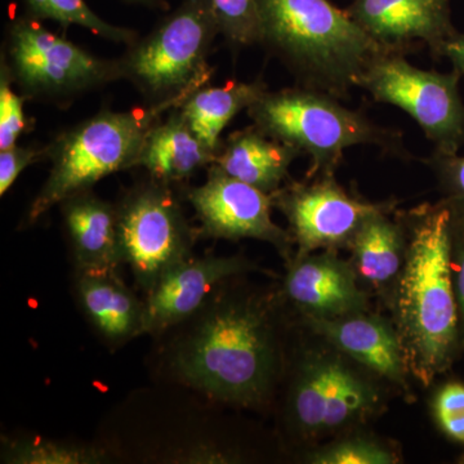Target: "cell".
Wrapping results in <instances>:
<instances>
[{"label":"cell","mask_w":464,"mask_h":464,"mask_svg":"<svg viewBox=\"0 0 464 464\" xmlns=\"http://www.w3.org/2000/svg\"><path fill=\"white\" fill-rule=\"evenodd\" d=\"M222 283L190 317L158 335L163 380L218 404L261 408L282 369L273 307Z\"/></svg>","instance_id":"obj_1"},{"label":"cell","mask_w":464,"mask_h":464,"mask_svg":"<svg viewBox=\"0 0 464 464\" xmlns=\"http://www.w3.org/2000/svg\"><path fill=\"white\" fill-rule=\"evenodd\" d=\"M396 320L408 368L424 384L447 372L464 348L447 200L422 208L413 217L396 295Z\"/></svg>","instance_id":"obj_2"},{"label":"cell","mask_w":464,"mask_h":464,"mask_svg":"<svg viewBox=\"0 0 464 464\" xmlns=\"http://www.w3.org/2000/svg\"><path fill=\"white\" fill-rule=\"evenodd\" d=\"M259 5L262 44L310 90L335 99L347 96L378 58L392 53L329 0H259Z\"/></svg>","instance_id":"obj_3"},{"label":"cell","mask_w":464,"mask_h":464,"mask_svg":"<svg viewBox=\"0 0 464 464\" xmlns=\"http://www.w3.org/2000/svg\"><path fill=\"white\" fill-rule=\"evenodd\" d=\"M188 97L152 102L148 108L130 111L105 110L57 136L47 146L50 174L29 208L27 225L38 222L67 198L92 190L103 177L136 168L150 130Z\"/></svg>","instance_id":"obj_4"},{"label":"cell","mask_w":464,"mask_h":464,"mask_svg":"<svg viewBox=\"0 0 464 464\" xmlns=\"http://www.w3.org/2000/svg\"><path fill=\"white\" fill-rule=\"evenodd\" d=\"M246 111L268 137L310 155V176H332L344 150L353 146H398L396 134L344 108L335 97L310 88L265 91Z\"/></svg>","instance_id":"obj_5"},{"label":"cell","mask_w":464,"mask_h":464,"mask_svg":"<svg viewBox=\"0 0 464 464\" xmlns=\"http://www.w3.org/2000/svg\"><path fill=\"white\" fill-rule=\"evenodd\" d=\"M218 34L209 0H182L118 60L121 76L152 102L190 96L212 74L207 57Z\"/></svg>","instance_id":"obj_6"},{"label":"cell","mask_w":464,"mask_h":464,"mask_svg":"<svg viewBox=\"0 0 464 464\" xmlns=\"http://www.w3.org/2000/svg\"><path fill=\"white\" fill-rule=\"evenodd\" d=\"M116 206L119 255L134 285L149 295L168 273L192 257L199 230L192 228L167 183H139Z\"/></svg>","instance_id":"obj_7"},{"label":"cell","mask_w":464,"mask_h":464,"mask_svg":"<svg viewBox=\"0 0 464 464\" xmlns=\"http://www.w3.org/2000/svg\"><path fill=\"white\" fill-rule=\"evenodd\" d=\"M5 63L26 97L67 99L121 78L118 61L93 56L27 14L9 26Z\"/></svg>","instance_id":"obj_8"},{"label":"cell","mask_w":464,"mask_h":464,"mask_svg":"<svg viewBox=\"0 0 464 464\" xmlns=\"http://www.w3.org/2000/svg\"><path fill=\"white\" fill-rule=\"evenodd\" d=\"M460 75L417 69L402 54H384L359 82L375 101L408 112L433 142L436 154L457 155L464 145V103Z\"/></svg>","instance_id":"obj_9"},{"label":"cell","mask_w":464,"mask_h":464,"mask_svg":"<svg viewBox=\"0 0 464 464\" xmlns=\"http://www.w3.org/2000/svg\"><path fill=\"white\" fill-rule=\"evenodd\" d=\"M377 398L373 386L340 360L310 359L293 381L289 420L304 435H320L364 417Z\"/></svg>","instance_id":"obj_10"},{"label":"cell","mask_w":464,"mask_h":464,"mask_svg":"<svg viewBox=\"0 0 464 464\" xmlns=\"http://www.w3.org/2000/svg\"><path fill=\"white\" fill-rule=\"evenodd\" d=\"M186 199L199 219V237L257 239L288 252L289 235L271 218L273 195L231 177L217 164L208 167L203 185L188 188Z\"/></svg>","instance_id":"obj_11"},{"label":"cell","mask_w":464,"mask_h":464,"mask_svg":"<svg viewBox=\"0 0 464 464\" xmlns=\"http://www.w3.org/2000/svg\"><path fill=\"white\" fill-rule=\"evenodd\" d=\"M273 200L288 218L298 244V257L315 249L353 243L369 217L387 210L386 206L350 197L332 176L310 186L293 183L283 190L279 188L274 192Z\"/></svg>","instance_id":"obj_12"},{"label":"cell","mask_w":464,"mask_h":464,"mask_svg":"<svg viewBox=\"0 0 464 464\" xmlns=\"http://www.w3.org/2000/svg\"><path fill=\"white\" fill-rule=\"evenodd\" d=\"M243 257L190 259L168 273L146 297L145 334L158 337L190 317L222 283L253 270Z\"/></svg>","instance_id":"obj_13"},{"label":"cell","mask_w":464,"mask_h":464,"mask_svg":"<svg viewBox=\"0 0 464 464\" xmlns=\"http://www.w3.org/2000/svg\"><path fill=\"white\" fill-rule=\"evenodd\" d=\"M348 14L374 41L402 54L414 43L433 53L456 35L449 0H353Z\"/></svg>","instance_id":"obj_14"},{"label":"cell","mask_w":464,"mask_h":464,"mask_svg":"<svg viewBox=\"0 0 464 464\" xmlns=\"http://www.w3.org/2000/svg\"><path fill=\"white\" fill-rule=\"evenodd\" d=\"M75 295L82 313L109 348L145 335V301L121 279L118 268L75 271Z\"/></svg>","instance_id":"obj_15"},{"label":"cell","mask_w":464,"mask_h":464,"mask_svg":"<svg viewBox=\"0 0 464 464\" xmlns=\"http://www.w3.org/2000/svg\"><path fill=\"white\" fill-rule=\"evenodd\" d=\"M298 258L286 275L284 289L307 317L338 319L364 310V295L344 262L332 255Z\"/></svg>","instance_id":"obj_16"},{"label":"cell","mask_w":464,"mask_h":464,"mask_svg":"<svg viewBox=\"0 0 464 464\" xmlns=\"http://www.w3.org/2000/svg\"><path fill=\"white\" fill-rule=\"evenodd\" d=\"M60 208L75 271L121 270L115 204L90 190L67 198Z\"/></svg>","instance_id":"obj_17"},{"label":"cell","mask_w":464,"mask_h":464,"mask_svg":"<svg viewBox=\"0 0 464 464\" xmlns=\"http://www.w3.org/2000/svg\"><path fill=\"white\" fill-rule=\"evenodd\" d=\"M308 322L366 368L398 383L404 382L408 362L399 334L381 319L356 314L338 319L308 317Z\"/></svg>","instance_id":"obj_18"},{"label":"cell","mask_w":464,"mask_h":464,"mask_svg":"<svg viewBox=\"0 0 464 464\" xmlns=\"http://www.w3.org/2000/svg\"><path fill=\"white\" fill-rule=\"evenodd\" d=\"M217 154L201 141L183 116L181 109L168 112L148 134L136 168L148 170L150 179L179 185L215 163Z\"/></svg>","instance_id":"obj_19"},{"label":"cell","mask_w":464,"mask_h":464,"mask_svg":"<svg viewBox=\"0 0 464 464\" xmlns=\"http://www.w3.org/2000/svg\"><path fill=\"white\" fill-rule=\"evenodd\" d=\"M301 154L253 125L222 142L215 164L231 177L273 195L288 176L292 161Z\"/></svg>","instance_id":"obj_20"},{"label":"cell","mask_w":464,"mask_h":464,"mask_svg":"<svg viewBox=\"0 0 464 464\" xmlns=\"http://www.w3.org/2000/svg\"><path fill=\"white\" fill-rule=\"evenodd\" d=\"M266 91L261 82L200 87L179 106L183 116L208 148L218 155L221 133L241 110L248 109Z\"/></svg>","instance_id":"obj_21"},{"label":"cell","mask_w":464,"mask_h":464,"mask_svg":"<svg viewBox=\"0 0 464 464\" xmlns=\"http://www.w3.org/2000/svg\"><path fill=\"white\" fill-rule=\"evenodd\" d=\"M359 273L374 285L391 282L404 261L401 228L386 216V210L369 217L353 243Z\"/></svg>","instance_id":"obj_22"},{"label":"cell","mask_w":464,"mask_h":464,"mask_svg":"<svg viewBox=\"0 0 464 464\" xmlns=\"http://www.w3.org/2000/svg\"><path fill=\"white\" fill-rule=\"evenodd\" d=\"M2 462L11 464H101L109 462L105 449L81 442L39 438L2 440Z\"/></svg>","instance_id":"obj_23"},{"label":"cell","mask_w":464,"mask_h":464,"mask_svg":"<svg viewBox=\"0 0 464 464\" xmlns=\"http://www.w3.org/2000/svg\"><path fill=\"white\" fill-rule=\"evenodd\" d=\"M27 16L35 20H53L63 26L78 25L96 35L130 45L137 41L134 30L118 27L97 16L85 0H25Z\"/></svg>","instance_id":"obj_24"},{"label":"cell","mask_w":464,"mask_h":464,"mask_svg":"<svg viewBox=\"0 0 464 464\" xmlns=\"http://www.w3.org/2000/svg\"><path fill=\"white\" fill-rule=\"evenodd\" d=\"M219 34L232 47H248L262 42L259 0H209Z\"/></svg>","instance_id":"obj_25"},{"label":"cell","mask_w":464,"mask_h":464,"mask_svg":"<svg viewBox=\"0 0 464 464\" xmlns=\"http://www.w3.org/2000/svg\"><path fill=\"white\" fill-rule=\"evenodd\" d=\"M11 70L7 63L2 61V72H0V150L12 148L17 145L21 134L25 133L27 124L24 102L26 96H18L12 90L14 84Z\"/></svg>","instance_id":"obj_26"},{"label":"cell","mask_w":464,"mask_h":464,"mask_svg":"<svg viewBox=\"0 0 464 464\" xmlns=\"http://www.w3.org/2000/svg\"><path fill=\"white\" fill-rule=\"evenodd\" d=\"M316 464H392L396 457L377 442L351 439L333 444L310 457Z\"/></svg>","instance_id":"obj_27"},{"label":"cell","mask_w":464,"mask_h":464,"mask_svg":"<svg viewBox=\"0 0 464 464\" xmlns=\"http://www.w3.org/2000/svg\"><path fill=\"white\" fill-rule=\"evenodd\" d=\"M433 411L445 435L464 444V383H445L436 393Z\"/></svg>","instance_id":"obj_28"},{"label":"cell","mask_w":464,"mask_h":464,"mask_svg":"<svg viewBox=\"0 0 464 464\" xmlns=\"http://www.w3.org/2000/svg\"><path fill=\"white\" fill-rule=\"evenodd\" d=\"M45 158H47V148L14 145L12 148L0 150V197L7 194L23 170Z\"/></svg>","instance_id":"obj_29"},{"label":"cell","mask_w":464,"mask_h":464,"mask_svg":"<svg viewBox=\"0 0 464 464\" xmlns=\"http://www.w3.org/2000/svg\"><path fill=\"white\" fill-rule=\"evenodd\" d=\"M430 166L438 174L448 198L464 199V157L457 155H433Z\"/></svg>","instance_id":"obj_30"},{"label":"cell","mask_w":464,"mask_h":464,"mask_svg":"<svg viewBox=\"0 0 464 464\" xmlns=\"http://www.w3.org/2000/svg\"><path fill=\"white\" fill-rule=\"evenodd\" d=\"M451 262L460 337L464 346V225L451 216Z\"/></svg>","instance_id":"obj_31"},{"label":"cell","mask_w":464,"mask_h":464,"mask_svg":"<svg viewBox=\"0 0 464 464\" xmlns=\"http://www.w3.org/2000/svg\"><path fill=\"white\" fill-rule=\"evenodd\" d=\"M438 54L448 57L453 63L454 72L460 76L464 75V33H457L456 35L448 39L440 48Z\"/></svg>","instance_id":"obj_32"},{"label":"cell","mask_w":464,"mask_h":464,"mask_svg":"<svg viewBox=\"0 0 464 464\" xmlns=\"http://www.w3.org/2000/svg\"><path fill=\"white\" fill-rule=\"evenodd\" d=\"M447 203L450 207L451 216L457 219V221L462 222L464 225V199H453V198H448Z\"/></svg>","instance_id":"obj_33"},{"label":"cell","mask_w":464,"mask_h":464,"mask_svg":"<svg viewBox=\"0 0 464 464\" xmlns=\"http://www.w3.org/2000/svg\"><path fill=\"white\" fill-rule=\"evenodd\" d=\"M124 2L137 3V5H149V7H161V5H166V0H124Z\"/></svg>","instance_id":"obj_34"}]
</instances>
